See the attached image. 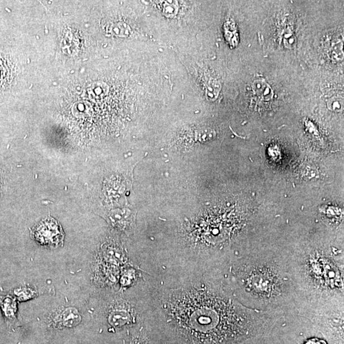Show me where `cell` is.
<instances>
[{
	"mask_svg": "<svg viewBox=\"0 0 344 344\" xmlns=\"http://www.w3.org/2000/svg\"><path fill=\"white\" fill-rule=\"evenodd\" d=\"M169 314L178 331L197 344L219 343L232 328L230 304L209 293L184 291L171 300Z\"/></svg>",
	"mask_w": 344,
	"mask_h": 344,
	"instance_id": "obj_1",
	"label": "cell"
},
{
	"mask_svg": "<svg viewBox=\"0 0 344 344\" xmlns=\"http://www.w3.org/2000/svg\"><path fill=\"white\" fill-rule=\"evenodd\" d=\"M33 237L43 245L55 248L64 243V233L57 221L47 217L35 226L32 231Z\"/></svg>",
	"mask_w": 344,
	"mask_h": 344,
	"instance_id": "obj_2",
	"label": "cell"
},
{
	"mask_svg": "<svg viewBox=\"0 0 344 344\" xmlns=\"http://www.w3.org/2000/svg\"><path fill=\"white\" fill-rule=\"evenodd\" d=\"M81 321V316L77 308L67 307L59 310L53 318L55 325L62 327H73L79 325Z\"/></svg>",
	"mask_w": 344,
	"mask_h": 344,
	"instance_id": "obj_3",
	"label": "cell"
},
{
	"mask_svg": "<svg viewBox=\"0 0 344 344\" xmlns=\"http://www.w3.org/2000/svg\"><path fill=\"white\" fill-rule=\"evenodd\" d=\"M252 87L254 92L257 95L260 99L265 101H269L272 100L273 96V92L269 85L264 80L257 79L253 82Z\"/></svg>",
	"mask_w": 344,
	"mask_h": 344,
	"instance_id": "obj_4",
	"label": "cell"
},
{
	"mask_svg": "<svg viewBox=\"0 0 344 344\" xmlns=\"http://www.w3.org/2000/svg\"><path fill=\"white\" fill-rule=\"evenodd\" d=\"M128 320V314L122 310L114 311L110 315L109 317L110 323L114 326L124 325Z\"/></svg>",
	"mask_w": 344,
	"mask_h": 344,
	"instance_id": "obj_5",
	"label": "cell"
},
{
	"mask_svg": "<svg viewBox=\"0 0 344 344\" xmlns=\"http://www.w3.org/2000/svg\"><path fill=\"white\" fill-rule=\"evenodd\" d=\"M283 41L286 48L291 49L295 47L296 37L293 33L290 31L286 30L283 33Z\"/></svg>",
	"mask_w": 344,
	"mask_h": 344,
	"instance_id": "obj_6",
	"label": "cell"
},
{
	"mask_svg": "<svg viewBox=\"0 0 344 344\" xmlns=\"http://www.w3.org/2000/svg\"><path fill=\"white\" fill-rule=\"evenodd\" d=\"M329 109L335 112H340L343 110V101L342 99L338 98H333L328 102Z\"/></svg>",
	"mask_w": 344,
	"mask_h": 344,
	"instance_id": "obj_7",
	"label": "cell"
},
{
	"mask_svg": "<svg viewBox=\"0 0 344 344\" xmlns=\"http://www.w3.org/2000/svg\"><path fill=\"white\" fill-rule=\"evenodd\" d=\"M306 344H327L325 340L318 338H312L308 340Z\"/></svg>",
	"mask_w": 344,
	"mask_h": 344,
	"instance_id": "obj_8",
	"label": "cell"
}]
</instances>
